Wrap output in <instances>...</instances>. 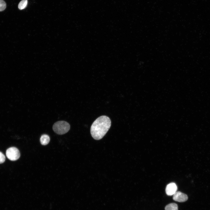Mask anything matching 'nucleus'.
<instances>
[{"mask_svg":"<svg viewBox=\"0 0 210 210\" xmlns=\"http://www.w3.org/2000/svg\"><path fill=\"white\" fill-rule=\"evenodd\" d=\"M6 155L7 158L11 161L18 159L20 156V153L18 149L15 147H11L6 150Z\"/></svg>","mask_w":210,"mask_h":210,"instance_id":"3","label":"nucleus"},{"mask_svg":"<svg viewBox=\"0 0 210 210\" xmlns=\"http://www.w3.org/2000/svg\"><path fill=\"white\" fill-rule=\"evenodd\" d=\"M6 7V4L3 0H0V11L4 10Z\"/></svg>","mask_w":210,"mask_h":210,"instance_id":"9","label":"nucleus"},{"mask_svg":"<svg viewBox=\"0 0 210 210\" xmlns=\"http://www.w3.org/2000/svg\"><path fill=\"white\" fill-rule=\"evenodd\" d=\"M111 124L108 117L102 116L98 117L91 126L90 133L92 137L97 140L102 139L109 130Z\"/></svg>","mask_w":210,"mask_h":210,"instance_id":"1","label":"nucleus"},{"mask_svg":"<svg viewBox=\"0 0 210 210\" xmlns=\"http://www.w3.org/2000/svg\"><path fill=\"white\" fill-rule=\"evenodd\" d=\"M187 195L181 192L176 191L174 195L173 199L176 201L179 202H183L188 199Z\"/></svg>","mask_w":210,"mask_h":210,"instance_id":"4","label":"nucleus"},{"mask_svg":"<svg viewBox=\"0 0 210 210\" xmlns=\"http://www.w3.org/2000/svg\"><path fill=\"white\" fill-rule=\"evenodd\" d=\"M5 160V157L4 155L0 151V164L4 163Z\"/></svg>","mask_w":210,"mask_h":210,"instance_id":"10","label":"nucleus"},{"mask_svg":"<svg viewBox=\"0 0 210 210\" xmlns=\"http://www.w3.org/2000/svg\"><path fill=\"white\" fill-rule=\"evenodd\" d=\"M70 128L69 124L64 121H60L56 122L52 127L53 130L55 133L61 135L67 133Z\"/></svg>","mask_w":210,"mask_h":210,"instance_id":"2","label":"nucleus"},{"mask_svg":"<svg viewBox=\"0 0 210 210\" xmlns=\"http://www.w3.org/2000/svg\"><path fill=\"white\" fill-rule=\"evenodd\" d=\"M165 210H178V206L175 203H170L166 206Z\"/></svg>","mask_w":210,"mask_h":210,"instance_id":"7","label":"nucleus"},{"mask_svg":"<svg viewBox=\"0 0 210 210\" xmlns=\"http://www.w3.org/2000/svg\"><path fill=\"white\" fill-rule=\"evenodd\" d=\"M177 187L176 184L174 183H171L166 186L165 191L166 194L169 196H171L176 192Z\"/></svg>","mask_w":210,"mask_h":210,"instance_id":"5","label":"nucleus"},{"mask_svg":"<svg viewBox=\"0 0 210 210\" xmlns=\"http://www.w3.org/2000/svg\"><path fill=\"white\" fill-rule=\"evenodd\" d=\"M28 3L27 0H22L19 4L18 8L20 10L26 8Z\"/></svg>","mask_w":210,"mask_h":210,"instance_id":"8","label":"nucleus"},{"mask_svg":"<svg viewBox=\"0 0 210 210\" xmlns=\"http://www.w3.org/2000/svg\"><path fill=\"white\" fill-rule=\"evenodd\" d=\"M50 141V138L49 136L46 134L42 135L40 139V141L41 144L43 145L48 144Z\"/></svg>","mask_w":210,"mask_h":210,"instance_id":"6","label":"nucleus"}]
</instances>
